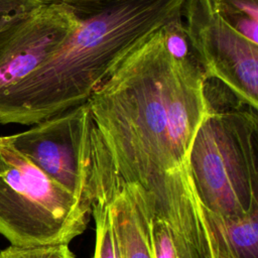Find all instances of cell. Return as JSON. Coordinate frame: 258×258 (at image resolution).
Listing matches in <instances>:
<instances>
[{
    "mask_svg": "<svg viewBox=\"0 0 258 258\" xmlns=\"http://www.w3.org/2000/svg\"><path fill=\"white\" fill-rule=\"evenodd\" d=\"M107 204L121 258H153L143 186L127 183Z\"/></svg>",
    "mask_w": 258,
    "mask_h": 258,
    "instance_id": "obj_9",
    "label": "cell"
},
{
    "mask_svg": "<svg viewBox=\"0 0 258 258\" xmlns=\"http://www.w3.org/2000/svg\"><path fill=\"white\" fill-rule=\"evenodd\" d=\"M91 212L0 136V234L11 245L69 244L86 230Z\"/></svg>",
    "mask_w": 258,
    "mask_h": 258,
    "instance_id": "obj_4",
    "label": "cell"
},
{
    "mask_svg": "<svg viewBox=\"0 0 258 258\" xmlns=\"http://www.w3.org/2000/svg\"><path fill=\"white\" fill-rule=\"evenodd\" d=\"M184 0H99L74 9L78 24L30 75L0 95V124L34 125L85 104L134 48L172 19Z\"/></svg>",
    "mask_w": 258,
    "mask_h": 258,
    "instance_id": "obj_2",
    "label": "cell"
},
{
    "mask_svg": "<svg viewBox=\"0 0 258 258\" xmlns=\"http://www.w3.org/2000/svg\"><path fill=\"white\" fill-rule=\"evenodd\" d=\"M181 17L206 80L219 82L241 103L258 109V44L228 25L212 0H184Z\"/></svg>",
    "mask_w": 258,
    "mask_h": 258,
    "instance_id": "obj_5",
    "label": "cell"
},
{
    "mask_svg": "<svg viewBox=\"0 0 258 258\" xmlns=\"http://www.w3.org/2000/svg\"><path fill=\"white\" fill-rule=\"evenodd\" d=\"M96 226V239L93 258H121L108 204L99 203L91 212Z\"/></svg>",
    "mask_w": 258,
    "mask_h": 258,
    "instance_id": "obj_12",
    "label": "cell"
},
{
    "mask_svg": "<svg viewBox=\"0 0 258 258\" xmlns=\"http://www.w3.org/2000/svg\"><path fill=\"white\" fill-rule=\"evenodd\" d=\"M137 183L145 190L153 258H215L187 166Z\"/></svg>",
    "mask_w": 258,
    "mask_h": 258,
    "instance_id": "obj_6",
    "label": "cell"
},
{
    "mask_svg": "<svg viewBox=\"0 0 258 258\" xmlns=\"http://www.w3.org/2000/svg\"><path fill=\"white\" fill-rule=\"evenodd\" d=\"M51 0H0V32Z\"/></svg>",
    "mask_w": 258,
    "mask_h": 258,
    "instance_id": "obj_14",
    "label": "cell"
},
{
    "mask_svg": "<svg viewBox=\"0 0 258 258\" xmlns=\"http://www.w3.org/2000/svg\"><path fill=\"white\" fill-rule=\"evenodd\" d=\"M212 4L228 25L258 44V0H212Z\"/></svg>",
    "mask_w": 258,
    "mask_h": 258,
    "instance_id": "obj_11",
    "label": "cell"
},
{
    "mask_svg": "<svg viewBox=\"0 0 258 258\" xmlns=\"http://www.w3.org/2000/svg\"><path fill=\"white\" fill-rule=\"evenodd\" d=\"M61 1L62 3L71 6L72 8L74 9H77V8H81V7H85L87 5H90L92 3H95L99 0H59Z\"/></svg>",
    "mask_w": 258,
    "mask_h": 258,
    "instance_id": "obj_15",
    "label": "cell"
},
{
    "mask_svg": "<svg viewBox=\"0 0 258 258\" xmlns=\"http://www.w3.org/2000/svg\"><path fill=\"white\" fill-rule=\"evenodd\" d=\"M205 91L194 51L174 53L164 26L115 67L86 102L109 154L93 177V205L127 183L187 166L208 111Z\"/></svg>",
    "mask_w": 258,
    "mask_h": 258,
    "instance_id": "obj_1",
    "label": "cell"
},
{
    "mask_svg": "<svg viewBox=\"0 0 258 258\" xmlns=\"http://www.w3.org/2000/svg\"><path fill=\"white\" fill-rule=\"evenodd\" d=\"M203 211L215 258H258V210L240 217Z\"/></svg>",
    "mask_w": 258,
    "mask_h": 258,
    "instance_id": "obj_10",
    "label": "cell"
},
{
    "mask_svg": "<svg viewBox=\"0 0 258 258\" xmlns=\"http://www.w3.org/2000/svg\"><path fill=\"white\" fill-rule=\"evenodd\" d=\"M0 258H75L68 244L14 246L0 251Z\"/></svg>",
    "mask_w": 258,
    "mask_h": 258,
    "instance_id": "obj_13",
    "label": "cell"
},
{
    "mask_svg": "<svg viewBox=\"0 0 258 258\" xmlns=\"http://www.w3.org/2000/svg\"><path fill=\"white\" fill-rule=\"evenodd\" d=\"M77 24L74 8L51 0L0 32V95L47 59Z\"/></svg>",
    "mask_w": 258,
    "mask_h": 258,
    "instance_id": "obj_8",
    "label": "cell"
},
{
    "mask_svg": "<svg viewBox=\"0 0 258 258\" xmlns=\"http://www.w3.org/2000/svg\"><path fill=\"white\" fill-rule=\"evenodd\" d=\"M86 109L85 103L36 123L28 130L3 137L48 177L91 207L81 165Z\"/></svg>",
    "mask_w": 258,
    "mask_h": 258,
    "instance_id": "obj_7",
    "label": "cell"
},
{
    "mask_svg": "<svg viewBox=\"0 0 258 258\" xmlns=\"http://www.w3.org/2000/svg\"><path fill=\"white\" fill-rule=\"evenodd\" d=\"M207 102L189 148L188 174L204 208L220 216H244L258 210L257 109L238 99L227 108Z\"/></svg>",
    "mask_w": 258,
    "mask_h": 258,
    "instance_id": "obj_3",
    "label": "cell"
}]
</instances>
